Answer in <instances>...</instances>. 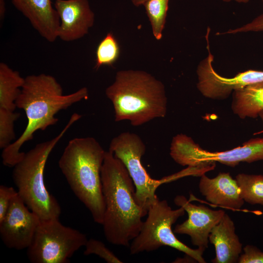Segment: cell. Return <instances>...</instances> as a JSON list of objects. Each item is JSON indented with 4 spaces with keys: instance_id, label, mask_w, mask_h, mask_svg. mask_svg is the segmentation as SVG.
Masks as SVG:
<instances>
[{
    "instance_id": "cell-1",
    "label": "cell",
    "mask_w": 263,
    "mask_h": 263,
    "mask_svg": "<svg viewBox=\"0 0 263 263\" xmlns=\"http://www.w3.org/2000/svg\"><path fill=\"white\" fill-rule=\"evenodd\" d=\"M89 97L86 87L63 95L61 85L52 75L45 74L31 75L25 77L20 93L16 101L17 108L25 112L27 124L20 136L2 150L3 164L13 167L23 157L22 146L31 140L36 132L44 131L58 121L55 117L60 111Z\"/></svg>"
},
{
    "instance_id": "cell-2",
    "label": "cell",
    "mask_w": 263,
    "mask_h": 263,
    "mask_svg": "<svg viewBox=\"0 0 263 263\" xmlns=\"http://www.w3.org/2000/svg\"><path fill=\"white\" fill-rule=\"evenodd\" d=\"M105 210L102 226L106 239L129 246L139 234L147 215L136 202L133 182L123 163L106 151L101 170Z\"/></svg>"
},
{
    "instance_id": "cell-3",
    "label": "cell",
    "mask_w": 263,
    "mask_h": 263,
    "mask_svg": "<svg viewBox=\"0 0 263 263\" xmlns=\"http://www.w3.org/2000/svg\"><path fill=\"white\" fill-rule=\"evenodd\" d=\"M116 122L128 120L133 126L164 117L168 100L163 83L141 70H121L105 91Z\"/></svg>"
},
{
    "instance_id": "cell-4",
    "label": "cell",
    "mask_w": 263,
    "mask_h": 263,
    "mask_svg": "<svg viewBox=\"0 0 263 263\" xmlns=\"http://www.w3.org/2000/svg\"><path fill=\"white\" fill-rule=\"evenodd\" d=\"M105 152L95 138L76 137L69 141L58 161L73 192L101 225L105 210L101 177Z\"/></svg>"
},
{
    "instance_id": "cell-5",
    "label": "cell",
    "mask_w": 263,
    "mask_h": 263,
    "mask_svg": "<svg viewBox=\"0 0 263 263\" xmlns=\"http://www.w3.org/2000/svg\"><path fill=\"white\" fill-rule=\"evenodd\" d=\"M81 117V115L74 113L57 136L37 144L25 152L22 159L13 167L12 178L18 194L40 220L59 219L61 214L60 205L45 187L44 170L53 149L68 129Z\"/></svg>"
},
{
    "instance_id": "cell-6",
    "label": "cell",
    "mask_w": 263,
    "mask_h": 263,
    "mask_svg": "<svg viewBox=\"0 0 263 263\" xmlns=\"http://www.w3.org/2000/svg\"><path fill=\"white\" fill-rule=\"evenodd\" d=\"M185 213L182 207L172 209L166 200H157L149 207L148 217L139 234L130 244L131 254L150 252L168 246L183 252L196 262L206 263L203 256L204 250L188 247L176 238L172 230V225Z\"/></svg>"
},
{
    "instance_id": "cell-7",
    "label": "cell",
    "mask_w": 263,
    "mask_h": 263,
    "mask_svg": "<svg viewBox=\"0 0 263 263\" xmlns=\"http://www.w3.org/2000/svg\"><path fill=\"white\" fill-rule=\"evenodd\" d=\"M170 155L182 166H205L218 162L234 167L241 162L263 160V138L251 139L243 146L230 150L211 152L202 148L190 137L181 133L172 138Z\"/></svg>"
},
{
    "instance_id": "cell-8",
    "label": "cell",
    "mask_w": 263,
    "mask_h": 263,
    "mask_svg": "<svg viewBox=\"0 0 263 263\" xmlns=\"http://www.w3.org/2000/svg\"><path fill=\"white\" fill-rule=\"evenodd\" d=\"M87 241L85 234L63 225L58 219L40 220L27 256L32 263H68Z\"/></svg>"
},
{
    "instance_id": "cell-9",
    "label": "cell",
    "mask_w": 263,
    "mask_h": 263,
    "mask_svg": "<svg viewBox=\"0 0 263 263\" xmlns=\"http://www.w3.org/2000/svg\"><path fill=\"white\" fill-rule=\"evenodd\" d=\"M146 150L145 144L138 135L126 132L112 139L109 151L125 166L135 186L136 201L148 212L159 199L155 193L158 187L176 177L174 175L159 180L151 178L141 163Z\"/></svg>"
},
{
    "instance_id": "cell-10",
    "label": "cell",
    "mask_w": 263,
    "mask_h": 263,
    "mask_svg": "<svg viewBox=\"0 0 263 263\" xmlns=\"http://www.w3.org/2000/svg\"><path fill=\"white\" fill-rule=\"evenodd\" d=\"M207 56L201 60L197 68V87L205 97L215 100L227 98L236 90L263 82V71L248 70L232 77L219 75L212 66L214 56L207 40Z\"/></svg>"
},
{
    "instance_id": "cell-11",
    "label": "cell",
    "mask_w": 263,
    "mask_h": 263,
    "mask_svg": "<svg viewBox=\"0 0 263 263\" xmlns=\"http://www.w3.org/2000/svg\"><path fill=\"white\" fill-rule=\"evenodd\" d=\"M26 206L18 194L12 199L0 222V236L9 248L22 250L30 245L40 218Z\"/></svg>"
},
{
    "instance_id": "cell-12",
    "label": "cell",
    "mask_w": 263,
    "mask_h": 263,
    "mask_svg": "<svg viewBox=\"0 0 263 263\" xmlns=\"http://www.w3.org/2000/svg\"><path fill=\"white\" fill-rule=\"evenodd\" d=\"M174 202L182 207L188 213V219L177 225L174 233L188 235L193 245L205 250L208 247L209 236L213 227L225 213L222 210H213L204 205H196L184 196L177 195Z\"/></svg>"
},
{
    "instance_id": "cell-13",
    "label": "cell",
    "mask_w": 263,
    "mask_h": 263,
    "mask_svg": "<svg viewBox=\"0 0 263 263\" xmlns=\"http://www.w3.org/2000/svg\"><path fill=\"white\" fill-rule=\"evenodd\" d=\"M59 19L58 38L63 41L78 40L87 35L94 22L88 0H55Z\"/></svg>"
},
{
    "instance_id": "cell-14",
    "label": "cell",
    "mask_w": 263,
    "mask_h": 263,
    "mask_svg": "<svg viewBox=\"0 0 263 263\" xmlns=\"http://www.w3.org/2000/svg\"><path fill=\"white\" fill-rule=\"evenodd\" d=\"M12 2L47 41L53 42L58 38L59 19L51 0H12Z\"/></svg>"
},
{
    "instance_id": "cell-15",
    "label": "cell",
    "mask_w": 263,
    "mask_h": 263,
    "mask_svg": "<svg viewBox=\"0 0 263 263\" xmlns=\"http://www.w3.org/2000/svg\"><path fill=\"white\" fill-rule=\"evenodd\" d=\"M199 189L210 203L231 209H239L244 204L235 179L229 172H220L211 178L201 176Z\"/></svg>"
},
{
    "instance_id": "cell-16",
    "label": "cell",
    "mask_w": 263,
    "mask_h": 263,
    "mask_svg": "<svg viewBox=\"0 0 263 263\" xmlns=\"http://www.w3.org/2000/svg\"><path fill=\"white\" fill-rule=\"evenodd\" d=\"M209 243L215 248L213 263H235L242 253V244L235 232V226L230 217L225 213L212 229Z\"/></svg>"
},
{
    "instance_id": "cell-17",
    "label": "cell",
    "mask_w": 263,
    "mask_h": 263,
    "mask_svg": "<svg viewBox=\"0 0 263 263\" xmlns=\"http://www.w3.org/2000/svg\"><path fill=\"white\" fill-rule=\"evenodd\" d=\"M231 109L242 119L255 118L263 111V82L234 91Z\"/></svg>"
},
{
    "instance_id": "cell-18",
    "label": "cell",
    "mask_w": 263,
    "mask_h": 263,
    "mask_svg": "<svg viewBox=\"0 0 263 263\" xmlns=\"http://www.w3.org/2000/svg\"><path fill=\"white\" fill-rule=\"evenodd\" d=\"M25 82L19 72L7 64L0 63V108L14 111L16 101Z\"/></svg>"
},
{
    "instance_id": "cell-19",
    "label": "cell",
    "mask_w": 263,
    "mask_h": 263,
    "mask_svg": "<svg viewBox=\"0 0 263 263\" xmlns=\"http://www.w3.org/2000/svg\"><path fill=\"white\" fill-rule=\"evenodd\" d=\"M235 179L244 202L263 206V175L240 173Z\"/></svg>"
},
{
    "instance_id": "cell-20",
    "label": "cell",
    "mask_w": 263,
    "mask_h": 263,
    "mask_svg": "<svg viewBox=\"0 0 263 263\" xmlns=\"http://www.w3.org/2000/svg\"><path fill=\"white\" fill-rule=\"evenodd\" d=\"M120 54V48L117 40L112 32L108 33L96 47L94 68L98 70L103 66H113Z\"/></svg>"
},
{
    "instance_id": "cell-21",
    "label": "cell",
    "mask_w": 263,
    "mask_h": 263,
    "mask_svg": "<svg viewBox=\"0 0 263 263\" xmlns=\"http://www.w3.org/2000/svg\"><path fill=\"white\" fill-rule=\"evenodd\" d=\"M169 0H147L143 4L157 40L162 38L168 10Z\"/></svg>"
},
{
    "instance_id": "cell-22",
    "label": "cell",
    "mask_w": 263,
    "mask_h": 263,
    "mask_svg": "<svg viewBox=\"0 0 263 263\" xmlns=\"http://www.w3.org/2000/svg\"><path fill=\"white\" fill-rule=\"evenodd\" d=\"M20 113L0 108V148L3 150L15 139L14 123Z\"/></svg>"
},
{
    "instance_id": "cell-23",
    "label": "cell",
    "mask_w": 263,
    "mask_h": 263,
    "mask_svg": "<svg viewBox=\"0 0 263 263\" xmlns=\"http://www.w3.org/2000/svg\"><path fill=\"white\" fill-rule=\"evenodd\" d=\"M85 255L95 254L104 259L108 263H122L114 254L101 241L91 238L88 240L85 245Z\"/></svg>"
},
{
    "instance_id": "cell-24",
    "label": "cell",
    "mask_w": 263,
    "mask_h": 263,
    "mask_svg": "<svg viewBox=\"0 0 263 263\" xmlns=\"http://www.w3.org/2000/svg\"><path fill=\"white\" fill-rule=\"evenodd\" d=\"M238 263H263V251L257 246L247 244L243 249Z\"/></svg>"
},
{
    "instance_id": "cell-25",
    "label": "cell",
    "mask_w": 263,
    "mask_h": 263,
    "mask_svg": "<svg viewBox=\"0 0 263 263\" xmlns=\"http://www.w3.org/2000/svg\"><path fill=\"white\" fill-rule=\"evenodd\" d=\"M249 32H263V13L258 15L250 22L241 27L234 29H229L224 33H217V35L235 34Z\"/></svg>"
},
{
    "instance_id": "cell-26",
    "label": "cell",
    "mask_w": 263,
    "mask_h": 263,
    "mask_svg": "<svg viewBox=\"0 0 263 263\" xmlns=\"http://www.w3.org/2000/svg\"><path fill=\"white\" fill-rule=\"evenodd\" d=\"M18 191L12 187L0 186V222L4 218L12 199Z\"/></svg>"
},
{
    "instance_id": "cell-27",
    "label": "cell",
    "mask_w": 263,
    "mask_h": 263,
    "mask_svg": "<svg viewBox=\"0 0 263 263\" xmlns=\"http://www.w3.org/2000/svg\"><path fill=\"white\" fill-rule=\"evenodd\" d=\"M6 12V6L4 0H0V20L2 21Z\"/></svg>"
},
{
    "instance_id": "cell-28",
    "label": "cell",
    "mask_w": 263,
    "mask_h": 263,
    "mask_svg": "<svg viewBox=\"0 0 263 263\" xmlns=\"http://www.w3.org/2000/svg\"><path fill=\"white\" fill-rule=\"evenodd\" d=\"M147 0H131L132 4L135 6H140L143 5Z\"/></svg>"
},
{
    "instance_id": "cell-29",
    "label": "cell",
    "mask_w": 263,
    "mask_h": 263,
    "mask_svg": "<svg viewBox=\"0 0 263 263\" xmlns=\"http://www.w3.org/2000/svg\"><path fill=\"white\" fill-rule=\"evenodd\" d=\"M224 2H229L232 1H235L240 3H246L249 1L250 0H221Z\"/></svg>"
},
{
    "instance_id": "cell-30",
    "label": "cell",
    "mask_w": 263,
    "mask_h": 263,
    "mask_svg": "<svg viewBox=\"0 0 263 263\" xmlns=\"http://www.w3.org/2000/svg\"><path fill=\"white\" fill-rule=\"evenodd\" d=\"M259 117L261 119L263 125V111L259 113Z\"/></svg>"
},
{
    "instance_id": "cell-31",
    "label": "cell",
    "mask_w": 263,
    "mask_h": 263,
    "mask_svg": "<svg viewBox=\"0 0 263 263\" xmlns=\"http://www.w3.org/2000/svg\"><path fill=\"white\" fill-rule=\"evenodd\" d=\"M262 2H263V0H262Z\"/></svg>"
}]
</instances>
